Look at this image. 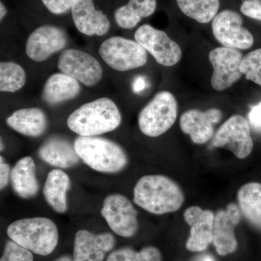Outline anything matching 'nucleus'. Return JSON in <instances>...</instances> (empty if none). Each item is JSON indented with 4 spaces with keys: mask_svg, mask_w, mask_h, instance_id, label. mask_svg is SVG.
Wrapping results in <instances>:
<instances>
[{
    "mask_svg": "<svg viewBox=\"0 0 261 261\" xmlns=\"http://www.w3.org/2000/svg\"><path fill=\"white\" fill-rule=\"evenodd\" d=\"M240 69L247 80L252 81L261 87V49L247 53L243 57Z\"/></svg>",
    "mask_w": 261,
    "mask_h": 261,
    "instance_id": "29",
    "label": "nucleus"
},
{
    "mask_svg": "<svg viewBox=\"0 0 261 261\" xmlns=\"http://www.w3.org/2000/svg\"><path fill=\"white\" fill-rule=\"evenodd\" d=\"M107 261H162V255L159 249L154 247H145L140 252L123 247L111 252Z\"/></svg>",
    "mask_w": 261,
    "mask_h": 261,
    "instance_id": "28",
    "label": "nucleus"
},
{
    "mask_svg": "<svg viewBox=\"0 0 261 261\" xmlns=\"http://www.w3.org/2000/svg\"><path fill=\"white\" fill-rule=\"evenodd\" d=\"M240 10L249 18L261 20V0H245Z\"/></svg>",
    "mask_w": 261,
    "mask_h": 261,
    "instance_id": "32",
    "label": "nucleus"
},
{
    "mask_svg": "<svg viewBox=\"0 0 261 261\" xmlns=\"http://www.w3.org/2000/svg\"><path fill=\"white\" fill-rule=\"evenodd\" d=\"M74 147L82 161L99 172L117 173L126 167L128 159L123 149L112 141L97 137H79Z\"/></svg>",
    "mask_w": 261,
    "mask_h": 261,
    "instance_id": "4",
    "label": "nucleus"
},
{
    "mask_svg": "<svg viewBox=\"0 0 261 261\" xmlns=\"http://www.w3.org/2000/svg\"><path fill=\"white\" fill-rule=\"evenodd\" d=\"M99 54L108 65L118 71L140 68L147 61V51L135 41L121 37H113L105 41Z\"/></svg>",
    "mask_w": 261,
    "mask_h": 261,
    "instance_id": "6",
    "label": "nucleus"
},
{
    "mask_svg": "<svg viewBox=\"0 0 261 261\" xmlns=\"http://www.w3.org/2000/svg\"><path fill=\"white\" fill-rule=\"evenodd\" d=\"M215 214L198 206L188 207L184 219L190 226V237L186 243L189 251L202 252L213 243V225Z\"/></svg>",
    "mask_w": 261,
    "mask_h": 261,
    "instance_id": "15",
    "label": "nucleus"
},
{
    "mask_svg": "<svg viewBox=\"0 0 261 261\" xmlns=\"http://www.w3.org/2000/svg\"><path fill=\"white\" fill-rule=\"evenodd\" d=\"M212 31L216 40L226 47L247 49L254 43L251 33L243 27V19L232 10H224L213 20Z\"/></svg>",
    "mask_w": 261,
    "mask_h": 261,
    "instance_id": "10",
    "label": "nucleus"
},
{
    "mask_svg": "<svg viewBox=\"0 0 261 261\" xmlns=\"http://www.w3.org/2000/svg\"><path fill=\"white\" fill-rule=\"evenodd\" d=\"M222 112L216 108H211L205 112L190 110L182 115L180 126L184 133L189 135L194 143L202 145L212 138L214 125L222 118Z\"/></svg>",
    "mask_w": 261,
    "mask_h": 261,
    "instance_id": "16",
    "label": "nucleus"
},
{
    "mask_svg": "<svg viewBox=\"0 0 261 261\" xmlns=\"http://www.w3.org/2000/svg\"><path fill=\"white\" fill-rule=\"evenodd\" d=\"M58 68L62 73L89 87L96 85L102 80V68L99 62L88 53L78 49L63 51L58 60Z\"/></svg>",
    "mask_w": 261,
    "mask_h": 261,
    "instance_id": "12",
    "label": "nucleus"
},
{
    "mask_svg": "<svg viewBox=\"0 0 261 261\" xmlns=\"http://www.w3.org/2000/svg\"><path fill=\"white\" fill-rule=\"evenodd\" d=\"M238 206L250 224L261 230V184L250 182L238 192Z\"/></svg>",
    "mask_w": 261,
    "mask_h": 261,
    "instance_id": "24",
    "label": "nucleus"
},
{
    "mask_svg": "<svg viewBox=\"0 0 261 261\" xmlns=\"http://www.w3.org/2000/svg\"><path fill=\"white\" fill-rule=\"evenodd\" d=\"M115 239L111 233L95 234L80 230L76 233L73 247L74 261H103L106 253L114 247Z\"/></svg>",
    "mask_w": 261,
    "mask_h": 261,
    "instance_id": "17",
    "label": "nucleus"
},
{
    "mask_svg": "<svg viewBox=\"0 0 261 261\" xmlns=\"http://www.w3.org/2000/svg\"><path fill=\"white\" fill-rule=\"evenodd\" d=\"M249 118L252 124L257 126H261V102L252 108L249 113Z\"/></svg>",
    "mask_w": 261,
    "mask_h": 261,
    "instance_id": "34",
    "label": "nucleus"
},
{
    "mask_svg": "<svg viewBox=\"0 0 261 261\" xmlns=\"http://www.w3.org/2000/svg\"><path fill=\"white\" fill-rule=\"evenodd\" d=\"M101 214L113 232L123 238L133 237L138 230L137 211L124 196H108L103 202Z\"/></svg>",
    "mask_w": 261,
    "mask_h": 261,
    "instance_id": "8",
    "label": "nucleus"
},
{
    "mask_svg": "<svg viewBox=\"0 0 261 261\" xmlns=\"http://www.w3.org/2000/svg\"><path fill=\"white\" fill-rule=\"evenodd\" d=\"M213 145L225 148L239 159H245L251 154L254 143L250 127L246 118L234 115L225 122L215 135Z\"/></svg>",
    "mask_w": 261,
    "mask_h": 261,
    "instance_id": "7",
    "label": "nucleus"
},
{
    "mask_svg": "<svg viewBox=\"0 0 261 261\" xmlns=\"http://www.w3.org/2000/svg\"><path fill=\"white\" fill-rule=\"evenodd\" d=\"M178 8L187 16L200 23H209L217 15L219 0H176Z\"/></svg>",
    "mask_w": 261,
    "mask_h": 261,
    "instance_id": "26",
    "label": "nucleus"
},
{
    "mask_svg": "<svg viewBox=\"0 0 261 261\" xmlns=\"http://www.w3.org/2000/svg\"><path fill=\"white\" fill-rule=\"evenodd\" d=\"M121 115L113 100L103 97L81 106L68 117L70 130L82 137H95L116 129Z\"/></svg>",
    "mask_w": 261,
    "mask_h": 261,
    "instance_id": "2",
    "label": "nucleus"
},
{
    "mask_svg": "<svg viewBox=\"0 0 261 261\" xmlns=\"http://www.w3.org/2000/svg\"><path fill=\"white\" fill-rule=\"evenodd\" d=\"M193 261H216L214 257L210 255V254H204L200 256L196 257Z\"/></svg>",
    "mask_w": 261,
    "mask_h": 261,
    "instance_id": "36",
    "label": "nucleus"
},
{
    "mask_svg": "<svg viewBox=\"0 0 261 261\" xmlns=\"http://www.w3.org/2000/svg\"><path fill=\"white\" fill-rule=\"evenodd\" d=\"M7 233L10 240L40 255L54 251L59 239L56 224L43 217L18 220L8 226Z\"/></svg>",
    "mask_w": 261,
    "mask_h": 261,
    "instance_id": "3",
    "label": "nucleus"
},
{
    "mask_svg": "<svg viewBox=\"0 0 261 261\" xmlns=\"http://www.w3.org/2000/svg\"><path fill=\"white\" fill-rule=\"evenodd\" d=\"M156 0H129L115 12L117 24L123 29L135 27L142 18L152 14L156 9Z\"/></svg>",
    "mask_w": 261,
    "mask_h": 261,
    "instance_id": "25",
    "label": "nucleus"
},
{
    "mask_svg": "<svg viewBox=\"0 0 261 261\" xmlns=\"http://www.w3.org/2000/svg\"><path fill=\"white\" fill-rule=\"evenodd\" d=\"M0 188L3 190L7 187L9 180L10 166L5 162L3 158H0Z\"/></svg>",
    "mask_w": 261,
    "mask_h": 261,
    "instance_id": "33",
    "label": "nucleus"
},
{
    "mask_svg": "<svg viewBox=\"0 0 261 261\" xmlns=\"http://www.w3.org/2000/svg\"><path fill=\"white\" fill-rule=\"evenodd\" d=\"M134 201L152 214L179 210L185 195L177 184L162 175H147L139 180L134 190Z\"/></svg>",
    "mask_w": 261,
    "mask_h": 261,
    "instance_id": "1",
    "label": "nucleus"
},
{
    "mask_svg": "<svg viewBox=\"0 0 261 261\" xmlns=\"http://www.w3.org/2000/svg\"><path fill=\"white\" fill-rule=\"evenodd\" d=\"M241 211L234 203H229L225 210L215 215L213 225V244L216 252L221 256L236 251L238 247L234 228L241 219Z\"/></svg>",
    "mask_w": 261,
    "mask_h": 261,
    "instance_id": "13",
    "label": "nucleus"
},
{
    "mask_svg": "<svg viewBox=\"0 0 261 261\" xmlns=\"http://www.w3.org/2000/svg\"><path fill=\"white\" fill-rule=\"evenodd\" d=\"M10 128L28 137H39L46 130L47 120L39 108H24L15 111L7 119Z\"/></svg>",
    "mask_w": 261,
    "mask_h": 261,
    "instance_id": "20",
    "label": "nucleus"
},
{
    "mask_svg": "<svg viewBox=\"0 0 261 261\" xmlns=\"http://www.w3.org/2000/svg\"><path fill=\"white\" fill-rule=\"evenodd\" d=\"M3 142H2V140H1V151H3Z\"/></svg>",
    "mask_w": 261,
    "mask_h": 261,
    "instance_id": "39",
    "label": "nucleus"
},
{
    "mask_svg": "<svg viewBox=\"0 0 261 261\" xmlns=\"http://www.w3.org/2000/svg\"><path fill=\"white\" fill-rule=\"evenodd\" d=\"M27 76L20 65L12 62L0 64V91L15 92L25 85Z\"/></svg>",
    "mask_w": 261,
    "mask_h": 261,
    "instance_id": "27",
    "label": "nucleus"
},
{
    "mask_svg": "<svg viewBox=\"0 0 261 261\" xmlns=\"http://www.w3.org/2000/svg\"><path fill=\"white\" fill-rule=\"evenodd\" d=\"M135 38L136 42L148 51L159 64L173 66L181 60L179 45L163 31L145 24L136 31Z\"/></svg>",
    "mask_w": 261,
    "mask_h": 261,
    "instance_id": "9",
    "label": "nucleus"
},
{
    "mask_svg": "<svg viewBox=\"0 0 261 261\" xmlns=\"http://www.w3.org/2000/svg\"><path fill=\"white\" fill-rule=\"evenodd\" d=\"M80 92L78 81L65 73H56L48 79L44 85L42 97L50 105L73 99Z\"/></svg>",
    "mask_w": 261,
    "mask_h": 261,
    "instance_id": "21",
    "label": "nucleus"
},
{
    "mask_svg": "<svg viewBox=\"0 0 261 261\" xmlns=\"http://www.w3.org/2000/svg\"><path fill=\"white\" fill-rule=\"evenodd\" d=\"M42 1L44 6L51 13L61 15L71 9L75 0H42Z\"/></svg>",
    "mask_w": 261,
    "mask_h": 261,
    "instance_id": "31",
    "label": "nucleus"
},
{
    "mask_svg": "<svg viewBox=\"0 0 261 261\" xmlns=\"http://www.w3.org/2000/svg\"><path fill=\"white\" fill-rule=\"evenodd\" d=\"M39 154L48 164L63 168L73 167L80 159L74 145L59 137L49 139L39 149Z\"/></svg>",
    "mask_w": 261,
    "mask_h": 261,
    "instance_id": "19",
    "label": "nucleus"
},
{
    "mask_svg": "<svg viewBox=\"0 0 261 261\" xmlns=\"http://www.w3.org/2000/svg\"><path fill=\"white\" fill-rule=\"evenodd\" d=\"M11 181L13 190L23 198L37 195L39 184L36 177V166L31 157H24L17 162L12 170Z\"/></svg>",
    "mask_w": 261,
    "mask_h": 261,
    "instance_id": "22",
    "label": "nucleus"
},
{
    "mask_svg": "<svg viewBox=\"0 0 261 261\" xmlns=\"http://www.w3.org/2000/svg\"><path fill=\"white\" fill-rule=\"evenodd\" d=\"M54 261H74V260L72 257L68 256V255H63V256L58 257Z\"/></svg>",
    "mask_w": 261,
    "mask_h": 261,
    "instance_id": "38",
    "label": "nucleus"
},
{
    "mask_svg": "<svg viewBox=\"0 0 261 261\" xmlns=\"http://www.w3.org/2000/svg\"><path fill=\"white\" fill-rule=\"evenodd\" d=\"M243 59V55L233 48L218 47L211 51L209 61L214 68L211 83L215 90L224 91L240 80Z\"/></svg>",
    "mask_w": 261,
    "mask_h": 261,
    "instance_id": "11",
    "label": "nucleus"
},
{
    "mask_svg": "<svg viewBox=\"0 0 261 261\" xmlns=\"http://www.w3.org/2000/svg\"><path fill=\"white\" fill-rule=\"evenodd\" d=\"M67 42L64 30L53 25H42L29 36L25 44V53L33 61L42 62L62 50Z\"/></svg>",
    "mask_w": 261,
    "mask_h": 261,
    "instance_id": "14",
    "label": "nucleus"
},
{
    "mask_svg": "<svg viewBox=\"0 0 261 261\" xmlns=\"http://www.w3.org/2000/svg\"><path fill=\"white\" fill-rule=\"evenodd\" d=\"M145 88V81L142 77L136 79L133 84V90L135 93H138Z\"/></svg>",
    "mask_w": 261,
    "mask_h": 261,
    "instance_id": "35",
    "label": "nucleus"
},
{
    "mask_svg": "<svg viewBox=\"0 0 261 261\" xmlns=\"http://www.w3.org/2000/svg\"><path fill=\"white\" fill-rule=\"evenodd\" d=\"M0 261H34V257L28 249L10 240L5 245Z\"/></svg>",
    "mask_w": 261,
    "mask_h": 261,
    "instance_id": "30",
    "label": "nucleus"
},
{
    "mask_svg": "<svg viewBox=\"0 0 261 261\" xmlns=\"http://www.w3.org/2000/svg\"><path fill=\"white\" fill-rule=\"evenodd\" d=\"M7 13H8V11H7L5 5L3 4V3H0V20H3Z\"/></svg>",
    "mask_w": 261,
    "mask_h": 261,
    "instance_id": "37",
    "label": "nucleus"
},
{
    "mask_svg": "<svg viewBox=\"0 0 261 261\" xmlns=\"http://www.w3.org/2000/svg\"><path fill=\"white\" fill-rule=\"evenodd\" d=\"M177 118V102L171 92H159L141 111L139 126L146 136L157 137L167 132Z\"/></svg>",
    "mask_w": 261,
    "mask_h": 261,
    "instance_id": "5",
    "label": "nucleus"
},
{
    "mask_svg": "<svg viewBox=\"0 0 261 261\" xmlns=\"http://www.w3.org/2000/svg\"><path fill=\"white\" fill-rule=\"evenodd\" d=\"M69 187V177L64 171L55 169L48 174L43 193L48 204L58 214L67 210L66 195Z\"/></svg>",
    "mask_w": 261,
    "mask_h": 261,
    "instance_id": "23",
    "label": "nucleus"
},
{
    "mask_svg": "<svg viewBox=\"0 0 261 261\" xmlns=\"http://www.w3.org/2000/svg\"><path fill=\"white\" fill-rule=\"evenodd\" d=\"M75 27L87 36H102L109 31V20L94 8L93 0H75L71 8Z\"/></svg>",
    "mask_w": 261,
    "mask_h": 261,
    "instance_id": "18",
    "label": "nucleus"
}]
</instances>
